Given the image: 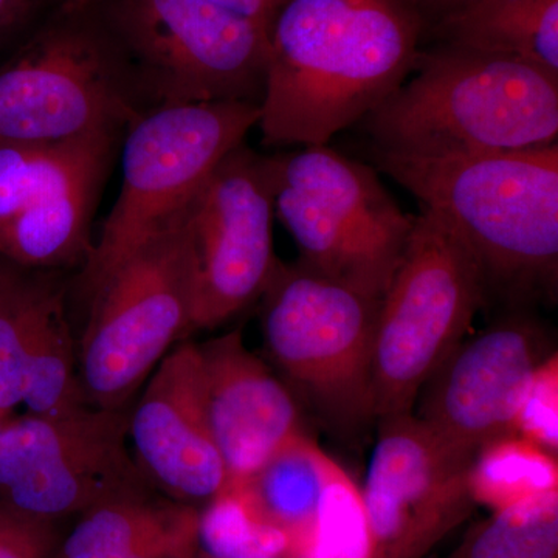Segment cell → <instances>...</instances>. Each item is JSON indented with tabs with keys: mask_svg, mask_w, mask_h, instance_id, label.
<instances>
[{
	"mask_svg": "<svg viewBox=\"0 0 558 558\" xmlns=\"http://www.w3.org/2000/svg\"><path fill=\"white\" fill-rule=\"evenodd\" d=\"M266 146L328 145L411 75L421 28L407 0H282L266 33Z\"/></svg>",
	"mask_w": 558,
	"mask_h": 558,
	"instance_id": "obj_1",
	"label": "cell"
},
{
	"mask_svg": "<svg viewBox=\"0 0 558 558\" xmlns=\"http://www.w3.org/2000/svg\"><path fill=\"white\" fill-rule=\"evenodd\" d=\"M371 159L468 245L487 296L515 306L556 299L558 145L459 157L371 149Z\"/></svg>",
	"mask_w": 558,
	"mask_h": 558,
	"instance_id": "obj_2",
	"label": "cell"
},
{
	"mask_svg": "<svg viewBox=\"0 0 558 558\" xmlns=\"http://www.w3.org/2000/svg\"><path fill=\"white\" fill-rule=\"evenodd\" d=\"M413 76L360 121L373 149L459 157L548 148L558 138V75L497 54L429 47Z\"/></svg>",
	"mask_w": 558,
	"mask_h": 558,
	"instance_id": "obj_3",
	"label": "cell"
},
{
	"mask_svg": "<svg viewBox=\"0 0 558 558\" xmlns=\"http://www.w3.org/2000/svg\"><path fill=\"white\" fill-rule=\"evenodd\" d=\"M264 167L275 216L299 247L296 263L384 299L414 216L392 199L376 168L328 145L264 156Z\"/></svg>",
	"mask_w": 558,
	"mask_h": 558,
	"instance_id": "obj_4",
	"label": "cell"
},
{
	"mask_svg": "<svg viewBox=\"0 0 558 558\" xmlns=\"http://www.w3.org/2000/svg\"><path fill=\"white\" fill-rule=\"evenodd\" d=\"M421 209L374 329L376 422L414 413L422 388L464 340L487 300L468 245L436 213Z\"/></svg>",
	"mask_w": 558,
	"mask_h": 558,
	"instance_id": "obj_5",
	"label": "cell"
},
{
	"mask_svg": "<svg viewBox=\"0 0 558 558\" xmlns=\"http://www.w3.org/2000/svg\"><path fill=\"white\" fill-rule=\"evenodd\" d=\"M259 105L213 101L160 106L130 128L119 199L92 244L78 279L89 301L106 279L163 230L219 161L258 126Z\"/></svg>",
	"mask_w": 558,
	"mask_h": 558,
	"instance_id": "obj_6",
	"label": "cell"
},
{
	"mask_svg": "<svg viewBox=\"0 0 558 558\" xmlns=\"http://www.w3.org/2000/svg\"><path fill=\"white\" fill-rule=\"evenodd\" d=\"M259 299L267 351L319 418L347 436L376 422L373 341L381 299L279 259Z\"/></svg>",
	"mask_w": 558,
	"mask_h": 558,
	"instance_id": "obj_7",
	"label": "cell"
},
{
	"mask_svg": "<svg viewBox=\"0 0 558 558\" xmlns=\"http://www.w3.org/2000/svg\"><path fill=\"white\" fill-rule=\"evenodd\" d=\"M87 306L78 344L84 399L94 409H128L165 355L191 336L194 263L180 213L106 279Z\"/></svg>",
	"mask_w": 558,
	"mask_h": 558,
	"instance_id": "obj_8",
	"label": "cell"
},
{
	"mask_svg": "<svg viewBox=\"0 0 558 558\" xmlns=\"http://www.w3.org/2000/svg\"><path fill=\"white\" fill-rule=\"evenodd\" d=\"M131 407L27 413L0 427V509L60 524L97 502L154 488L132 457Z\"/></svg>",
	"mask_w": 558,
	"mask_h": 558,
	"instance_id": "obj_9",
	"label": "cell"
},
{
	"mask_svg": "<svg viewBox=\"0 0 558 558\" xmlns=\"http://www.w3.org/2000/svg\"><path fill=\"white\" fill-rule=\"evenodd\" d=\"M134 86L97 32L54 25L0 70V142H62L131 128L143 116Z\"/></svg>",
	"mask_w": 558,
	"mask_h": 558,
	"instance_id": "obj_10",
	"label": "cell"
},
{
	"mask_svg": "<svg viewBox=\"0 0 558 558\" xmlns=\"http://www.w3.org/2000/svg\"><path fill=\"white\" fill-rule=\"evenodd\" d=\"M119 27L160 106L260 102L266 32L209 0H123Z\"/></svg>",
	"mask_w": 558,
	"mask_h": 558,
	"instance_id": "obj_11",
	"label": "cell"
},
{
	"mask_svg": "<svg viewBox=\"0 0 558 558\" xmlns=\"http://www.w3.org/2000/svg\"><path fill=\"white\" fill-rule=\"evenodd\" d=\"M274 197L264 156L227 154L180 211L194 263L191 336L258 300L274 274Z\"/></svg>",
	"mask_w": 558,
	"mask_h": 558,
	"instance_id": "obj_12",
	"label": "cell"
},
{
	"mask_svg": "<svg viewBox=\"0 0 558 558\" xmlns=\"http://www.w3.org/2000/svg\"><path fill=\"white\" fill-rule=\"evenodd\" d=\"M377 422L379 438L360 488L371 558H425L476 508L470 461L413 413Z\"/></svg>",
	"mask_w": 558,
	"mask_h": 558,
	"instance_id": "obj_13",
	"label": "cell"
},
{
	"mask_svg": "<svg viewBox=\"0 0 558 558\" xmlns=\"http://www.w3.org/2000/svg\"><path fill=\"white\" fill-rule=\"evenodd\" d=\"M538 323L524 314L498 319L462 340L422 388L414 416L465 461L495 440L517 435L529 381L549 357Z\"/></svg>",
	"mask_w": 558,
	"mask_h": 558,
	"instance_id": "obj_14",
	"label": "cell"
},
{
	"mask_svg": "<svg viewBox=\"0 0 558 558\" xmlns=\"http://www.w3.org/2000/svg\"><path fill=\"white\" fill-rule=\"evenodd\" d=\"M132 457L150 486L183 505H207L229 487L207 409L199 343L165 355L131 407Z\"/></svg>",
	"mask_w": 558,
	"mask_h": 558,
	"instance_id": "obj_15",
	"label": "cell"
},
{
	"mask_svg": "<svg viewBox=\"0 0 558 558\" xmlns=\"http://www.w3.org/2000/svg\"><path fill=\"white\" fill-rule=\"evenodd\" d=\"M209 425L229 475L247 478L300 435L292 391L244 343L241 329L199 343Z\"/></svg>",
	"mask_w": 558,
	"mask_h": 558,
	"instance_id": "obj_16",
	"label": "cell"
},
{
	"mask_svg": "<svg viewBox=\"0 0 558 558\" xmlns=\"http://www.w3.org/2000/svg\"><path fill=\"white\" fill-rule=\"evenodd\" d=\"M422 46L497 54L558 75V0H407Z\"/></svg>",
	"mask_w": 558,
	"mask_h": 558,
	"instance_id": "obj_17",
	"label": "cell"
},
{
	"mask_svg": "<svg viewBox=\"0 0 558 558\" xmlns=\"http://www.w3.org/2000/svg\"><path fill=\"white\" fill-rule=\"evenodd\" d=\"M199 512L156 488L117 495L80 513L53 558H196Z\"/></svg>",
	"mask_w": 558,
	"mask_h": 558,
	"instance_id": "obj_18",
	"label": "cell"
},
{
	"mask_svg": "<svg viewBox=\"0 0 558 558\" xmlns=\"http://www.w3.org/2000/svg\"><path fill=\"white\" fill-rule=\"evenodd\" d=\"M119 132L62 142H0V226L101 183Z\"/></svg>",
	"mask_w": 558,
	"mask_h": 558,
	"instance_id": "obj_19",
	"label": "cell"
},
{
	"mask_svg": "<svg viewBox=\"0 0 558 558\" xmlns=\"http://www.w3.org/2000/svg\"><path fill=\"white\" fill-rule=\"evenodd\" d=\"M340 465L300 433L258 470L227 487L236 492L253 515L292 539L296 556H310L323 490Z\"/></svg>",
	"mask_w": 558,
	"mask_h": 558,
	"instance_id": "obj_20",
	"label": "cell"
},
{
	"mask_svg": "<svg viewBox=\"0 0 558 558\" xmlns=\"http://www.w3.org/2000/svg\"><path fill=\"white\" fill-rule=\"evenodd\" d=\"M65 288L50 275L0 258V414L24 399L28 357L40 326Z\"/></svg>",
	"mask_w": 558,
	"mask_h": 558,
	"instance_id": "obj_21",
	"label": "cell"
},
{
	"mask_svg": "<svg viewBox=\"0 0 558 558\" xmlns=\"http://www.w3.org/2000/svg\"><path fill=\"white\" fill-rule=\"evenodd\" d=\"M469 487L476 506L509 508L558 490L557 457L519 435L495 440L470 462Z\"/></svg>",
	"mask_w": 558,
	"mask_h": 558,
	"instance_id": "obj_22",
	"label": "cell"
},
{
	"mask_svg": "<svg viewBox=\"0 0 558 558\" xmlns=\"http://www.w3.org/2000/svg\"><path fill=\"white\" fill-rule=\"evenodd\" d=\"M22 405L39 416L89 407L81 388L78 343L70 329L65 299L51 307L33 344Z\"/></svg>",
	"mask_w": 558,
	"mask_h": 558,
	"instance_id": "obj_23",
	"label": "cell"
},
{
	"mask_svg": "<svg viewBox=\"0 0 558 558\" xmlns=\"http://www.w3.org/2000/svg\"><path fill=\"white\" fill-rule=\"evenodd\" d=\"M449 558H558V490L495 510Z\"/></svg>",
	"mask_w": 558,
	"mask_h": 558,
	"instance_id": "obj_24",
	"label": "cell"
},
{
	"mask_svg": "<svg viewBox=\"0 0 558 558\" xmlns=\"http://www.w3.org/2000/svg\"><path fill=\"white\" fill-rule=\"evenodd\" d=\"M199 553L208 558L296 556L289 535L253 515L231 488L201 508Z\"/></svg>",
	"mask_w": 558,
	"mask_h": 558,
	"instance_id": "obj_25",
	"label": "cell"
},
{
	"mask_svg": "<svg viewBox=\"0 0 558 558\" xmlns=\"http://www.w3.org/2000/svg\"><path fill=\"white\" fill-rule=\"evenodd\" d=\"M310 558H371V535L360 488L337 469L319 499Z\"/></svg>",
	"mask_w": 558,
	"mask_h": 558,
	"instance_id": "obj_26",
	"label": "cell"
},
{
	"mask_svg": "<svg viewBox=\"0 0 558 558\" xmlns=\"http://www.w3.org/2000/svg\"><path fill=\"white\" fill-rule=\"evenodd\" d=\"M515 433L557 457L558 360L550 354L529 381L515 418Z\"/></svg>",
	"mask_w": 558,
	"mask_h": 558,
	"instance_id": "obj_27",
	"label": "cell"
},
{
	"mask_svg": "<svg viewBox=\"0 0 558 558\" xmlns=\"http://www.w3.org/2000/svg\"><path fill=\"white\" fill-rule=\"evenodd\" d=\"M60 524L0 509V558H53Z\"/></svg>",
	"mask_w": 558,
	"mask_h": 558,
	"instance_id": "obj_28",
	"label": "cell"
},
{
	"mask_svg": "<svg viewBox=\"0 0 558 558\" xmlns=\"http://www.w3.org/2000/svg\"><path fill=\"white\" fill-rule=\"evenodd\" d=\"M209 2L253 22L267 33L282 0H209Z\"/></svg>",
	"mask_w": 558,
	"mask_h": 558,
	"instance_id": "obj_29",
	"label": "cell"
},
{
	"mask_svg": "<svg viewBox=\"0 0 558 558\" xmlns=\"http://www.w3.org/2000/svg\"><path fill=\"white\" fill-rule=\"evenodd\" d=\"M33 0H0V39L27 17Z\"/></svg>",
	"mask_w": 558,
	"mask_h": 558,
	"instance_id": "obj_30",
	"label": "cell"
},
{
	"mask_svg": "<svg viewBox=\"0 0 558 558\" xmlns=\"http://www.w3.org/2000/svg\"><path fill=\"white\" fill-rule=\"evenodd\" d=\"M64 2L70 3V5L80 7V5H84V3L87 2V0H64Z\"/></svg>",
	"mask_w": 558,
	"mask_h": 558,
	"instance_id": "obj_31",
	"label": "cell"
},
{
	"mask_svg": "<svg viewBox=\"0 0 558 558\" xmlns=\"http://www.w3.org/2000/svg\"><path fill=\"white\" fill-rule=\"evenodd\" d=\"M196 558H208V557H205V556H202V554H197V557ZM284 558H310V557H304V556H290V557H284Z\"/></svg>",
	"mask_w": 558,
	"mask_h": 558,
	"instance_id": "obj_32",
	"label": "cell"
},
{
	"mask_svg": "<svg viewBox=\"0 0 558 558\" xmlns=\"http://www.w3.org/2000/svg\"><path fill=\"white\" fill-rule=\"evenodd\" d=\"M7 418H9V417L3 416V414H0V427H2L3 422H5V421H7Z\"/></svg>",
	"mask_w": 558,
	"mask_h": 558,
	"instance_id": "obj_33",
	"label": "cell"
}]
</instances>
